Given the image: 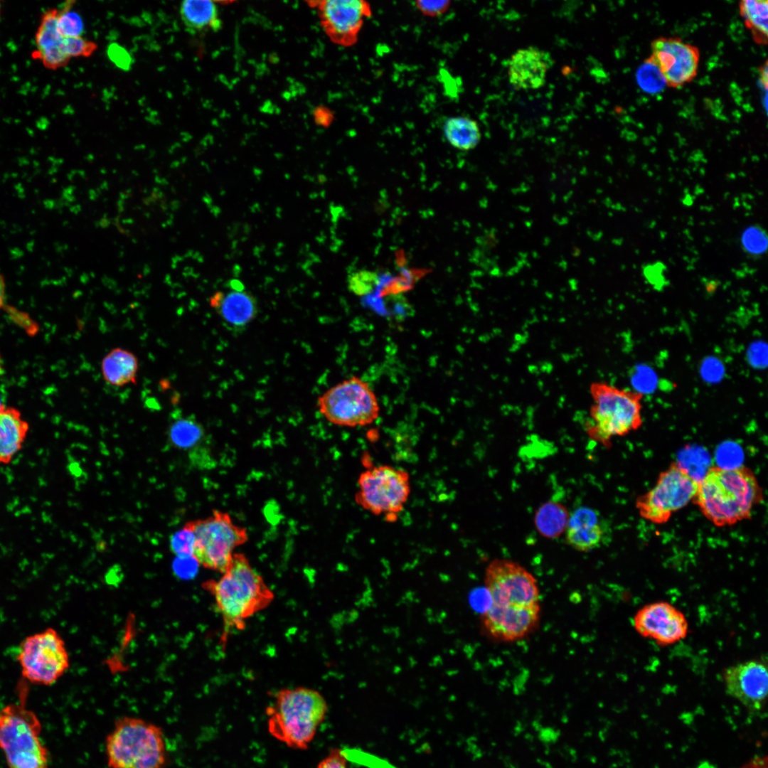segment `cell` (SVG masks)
<instances>
[{
    "label": "cell",
    "instance_id": "1",
    "mask_svg": "<svg viewBox=\"0 0 768 768\" xmlns=\"http://www.w3.org/2000/svg\"><path fill=\"white\" fill-rule=\"evenodd\" d=\"M764 499L758 479L747 466H710L698 481L692 503L717 527H726L750 519Z\"/></svg>",
    "mask_w": 768,
    "mask_h": 768
},
{
    "label": "cell",
    "instance_id": "2",
    "mask_svg": "<svg viewBox=\"0 0 768 768\" xmlns=\"http://www.w3.org/2000/svg\"><path fill=\"white\" fill-rule=\"evenodd\" d=\"M327 712L325 698L316 690L304 687L281 689L266 710L267 730L289 748L306 750Z\"/></svg>",
    "mask_w": 768,
    "mask_h": 768
},
{
    "label": "cell",
    "instance_id": "3",
    "mask_svg": "<svg viewBox=\"0 0 768 768\" xmlns=\"http://www.w3.org/2000/svg\"><path fill=\"white\" fill-rule=\"evenodd\" d=\"M206 586L228 629H241L273 599L272 591L242 554L235 553L221 577Z\"/></svg>",
    "mask_w": 768,
    "mask_h": 768
},
{
    "label": "cell",
    "instance_id": "4",
    "mask_svg": "<svg viewBox=\"0 0 768 768\" xmlns=\"http://www.w3.org/2000/svg\"><path fill=\"white\" fill-rule=\"evenodd\" d=\"M105 750L109 768H165L167 764L162 728L140 718H117Z\"/></svg>",
    "mask_w": 768,
    "mask_h": 768
},
{
    "label": "cell",
    "instance_id": "5",
    "mask_svg": "<svg viewBox=\"0 0 768 768\" xmlns=\"http://www.w3.org/2000/svg\"><path fill=\"white\" fill-rule=\"evenodd\" d=\"M590 390L592 405L587 432L592 439L609 447L612 438L627 435L641 427V393L604 382L592 383Z\"/></svg>",
    "mask_w": 768,
    "mask_h": 768
},
{
    "label": "cell",
    "instance_id": "6",
    "mask_svg": "<svg viewBox=\"0 0 768 768\" xmlns=\"http://www.w3.org/2000/svg\"><path fill=\"white\" fill-rule=\"evenodd\" d=\"M41 723L23 703L0 710V750L9 768H49L47 748L41 740Z\"/></svg>",
    "mask_w": 768,
    "mask_h": 768
},
{
    "label": "cell",
    "instance_id": "7",
    "mask_svg": "<svg viewBox=\"0 0 768 768\" xmlns=\"http://www.w3.org/2000/svg\"><path fill=\"white\" fill-rule=\"evenodd\" d=\"M319 412L331 424L346 427H365L380 415V404L370 385L358 376L343 380L318 398Z\"/></svg>",
    "mask_w": 768,
    "mask_h": 768
},
{
    "label": "cell",
    "instance_id": "8",
    "mask_svg": "<svg viewBox=\"0 0 768 768\" xmlns=\"http://www.w3.org/2000/svg\"><path fill=\"white\" fill-rule=\"evenodd\" d=\"M410 491V476L407 471L380 464L360 474L355 500L363 510L393 521L403 510Z\"/></svg>",
    "mask_w": 768,
    "mask_h": 768
},
{
    "label": "cell",
    "instance_id": "9",
    "mask_svg": "<svg viewBox=\"0 0 768 768\" xmlns=\"http://www.w3.org/2000/svg\"><path fill=\"white\" fill-rule=\"evenodd\" d=\"M698 484L681 463H671L659 473L654 486L637 497L635 506L639 515L653 524L666 523L675 513L693 501Z\"/></svg>",
    "mask_w": 768,
    "mask_h": 768
},
{
    "label": "cell",
    "instance_id": "10",
    "mask_svg": "<svg viewBox=\"0 0 768 768\" xmlns=\"http://www.w3.org/2000/svg\"><path fill=\"white\" fill-rule=\"evenodd\" d=\"M17 661L24 679L45 686L55 683L70 666L65 643L52 627L26 636L19 646Z\"/></svg>",
    "mask_w": 768,
    "mask_h": 768
},
{
    "label": "cell",
    "instance_id": "11",
    "mask_svg": "<svg viewBox=\"0 0 768 768\" xmlns=\"http://www.w3.org/2000/svg\"><path fill=\"white\" fill-rule=\"evenodd\" d=\"M188 523L196 539L193 556L199 564L221 573L231 562L236 548L248 538L246 530L225 512L215 511L206 518Z\"/></svg>",
    "mask_w": 768,
    "mask_h": 768
},
{
    "label": "cell",
    "instance_id": "12",
    "mask_svg": "<svg viewBox=\"0 0 768 768\" xmlns=\"http://www.w3.org/2000/svg\"><path fill=\"white\" fill-rule=\"evenodd\" d=\"M484 585L490 604L515 607L540 604V592L535 577L520 563L496 558L485 569Z\"/></svg>",
    "mask_w": 768,
    "mask_h": 768
},
{
    "label": "cell",
    "instance_id": "13",
    "mask_svg": "<svg viewBox=\"0 0 768 768\" xmlns=\"http://www.w3.org/2000/svg\"><path fill=\"white\" fill-rule=\"evenodd\" d=\"M321 24L335 44L348 48L357 43L365 22L373 15L370 2L364 0L314 1Z\"/></svg>",
    "mask_w": 768,
    "mask_h": 768
},
{
    "label": "cell",
    "instance_id": "14",
    "mask_svg": "<svg viewBox=\"0 0 768 768\" xmlns=\"http://www.w3.org/2000/svg\"><path fill=\"white\" fill-rule=\"evenodd\" d=\"M541 606L503 607L493 604L484 610L480 624L484 634L496 641L513 642L533 633L540 620Z\"/></svg>",
    "mask_w": 768,
    "mask_h": 768
},
{
    "label": "cell",
    "instance_id": "15",
    "mask_svg": "<svg viewBox=\"0 0 768 768\" xmlns=\"http://www.w3.org/2000/svg\"><path fill=\"white\" fill-rule=\"evenodd\" d=\"M650 58L660 68L668 86L678 87L690 82L697 75L698 49L678 37H659L651 45Z\"/></svg>",
    "mask_w": 768,
    "mask_h": 768
},
{
    "label": "cell",
    "instance_id": "16",
    "mask_svg": "<svg viewBox=\"0 0 768 768\" xmlns=\"http://www.w3.org/2000/svg\"><path fill=\"white\" fill-rule=\"evenodd\" d=\"M636 631L660 645H670L684 639L688 624L683 613L671 604L659 601L644 605L633 618Z\"/></svg>",
    "mask_w": 768,
    "mask_h": 768
},
{
    "label": "cell",
    "instance_id": "17",
    "mask_svg": "<svg viewBox=\"0 0 768 768\" xmlns=\"http://www.w3.org/2000/svg\"><path fill=\"white\" fill-rule=\"evenodd\" d=\"M727 693L749 711H762L766 703L768 675L766 665L759 660H748L728 667L724 672Z\"/></svg>",
    "mask_w": 768,
    "mask_h": 768
},
{
    "label": "cell",
    "instance_id": "18",
    "mask_svg": "<svg viewBox=\"0 0 768 768\" xmlns=\"http://www.w3.org/2000/svg\"><path fill=\"white\" fill-rule=\"evenodd\" d=\"M553 65L550 55L534 46L518 50L508 61V79L518 90H535L542 87Z\"/></svg>",
    "mask_w": 768,
    "mask_h": 768
},
{
    "label": "cell",
    "instance_id": "19",
    "mask_svg": "<svg viewBox=\"0 0 768 768\" xmlns=\"http://www.w3.org/2000/svg\"><path fill=\"white\" fill-rule=\"evenodd\" d=\"M210 306L229 328L244 329L257 316L258 304L250 292L232 289L218 291L209 299Z\"/></svg>",
    "mask_w": 768,
    "mask_h": 768
},
{
    "label": "cell",
    "instance_id": "20",
    "mask_svg": "<svg viewBox=\"0 0 768 768\" xmlns=\"http://www.w3.org/2000/svg\"><path fill=\"white\" fill-rule=\"evenodd\" d=\"M58 9H49L41 16L35 35L33 58L41 61L47 69L55 70L65 67L70 58L63 48V37L58 28Z\"/></svg>",
    "mask_w": 768,
    "mask_h": 768
},
{
    "label": "cell",
    "instance_id": "21",
    "mask_svg": "<svg viewBox=\"0 0 768 768\" xmlns=\"http://www.w3.org/2000/svg\"><path fill=\"white\" fill-rule=\"evenodd\" d=\"M607 530L597 511L588 507H580L570 515L565 531V540L577 550L591 551L602 544Z\"/></svg>",
    "mask_w": 768,
    "mask_h": 768
},
{
    "label": "cell",
    "instance_id": "22",
    "mask_svg": "<svg viewBox=\"0 0 768 768\" xmlns=\"http://www.w3.org/2000/svg\"><path fill=\"white\" fill-rule=\"evenodd\" d=\"M29 423L21 412L2 404L0 407V465L10 464L22 449L29 431Z\"/></svg>",
    "mask_w": 768,
    "mask_h": 768
},
{
    "label": "cell",
    "instance_id": "23",
    "mask_svg": "<svg viewBox=\"0 0 768 768\" xmlns=\"http://www.w3.org/2000/svg\"><path fill=\"white\" fill-rule=\"evenodd\" d=\"M138 370L139 362L137 356L132 352L119 347L107 353L101 363V371L105 381L115 387L135 384Z\"/></svg>",
    "mask_w": 768,
    "mask_h": 768
},
{
    "label": "cell",
    "instance_id": "24",
    "mask_svg": "<svg viewBox=\"0 0 768 768\" xmlns=\"http://www.w3.org/2000/svg\"><path fill=\"white\" fill-rule=\"evenodd\" d=\"M167 437L174 447L191 455L205 441L206 431L193 416L174 412L169 422Z\"/></svg>",
    "mask_w": 768,
    "mask_h": 768
},
{
    "label": "cell",
    "instance_id": "25",
    "mask_svg": "<svg viewBox=\"0 0 768 768\" xmlns=\"http://www.w3.org/2000/svg\"><path fill=\"white\" fill-rule=\"evenodd\" d=\"M180 15L186 29L192 34L216 31L221 25L218 6L213 1H183Z\"/></svg>",
    "mask_w": 768,
    "mask_h": 768
},
{
    "label": "cell",
    "instance_id": "26",
    "mask_svg": "<svg viewBox=\"0 0 768 768\" xmlns=\"http://www.w3.org/2000/svg\"><path fill=\"white\" fill-rule=\"evenodd\" d=\"M442 132L446 141L452 147L460 151L475 149L481 138L477 122L464 115L446 118L442 124Z\"/></svg>",
    "mask_w": 768,
    "mask_h": 768
},
{
    "label": "cell",
    "instance_id": "27",
    "mask_svg": "<svg viewBox=\"0 0 768 768\" xmlns=\"http://www.w3.org/2000/svg\"><path fill=\"white\" fill-rule=\"evenodd\" d=\"M569 518L570 514L564 506L550 501L541 506L536 512L535 524L542 535L553 538L565 531Z\"/></svg>",
    "mask_w": 768,
    "mask_h": 768
},
{
    "label": "cell",
    "instance_id": "28",
    "mask_svg": "<svg viewBox=\"0 0 768 768\" xmlns=\"http://www.w3.org/2000/svg\"><path fill=\"white\" fill-rule=\"evenodd\" d=\"M740 13L750 29L754 40L767 43L768 34V2L767 0H744L740 3Z\"/></svg>",
    "mask_w": 768,
    "mask_h": 768
},
{
    "label": "cell",
    "instance_id": "29",
    "mask_svg": "<svg viewBox=\"0 0 768 768\" xmlns=\"http://www.w3.org/2000/svg\"><path fill=\"white\" fill-rule=\"evenodd\" d=\"M635 77L639 87L649 95L659 94L668 87L662 72L650 57L639 65Z\"/></svg>",
    "mask_w": 768,
    "mask_h": 768
},
{
    "label": "cell",
    "instance_id": "30",
    "mask_svg": "<svg viewBox=\"0 0 768 768\" xmlns=\"http://www.w3.org/2000/svg\"><path fill=\"white\" fill-rule=\"evenodd\" d=\"M740 245L746 256L752 260H759L767 251V233L759 224L750 225L742 231Z\"/></svg>",
    "mask_w": 768,
    "mask_h": 768
},
{
    "label": "cell",
    "instance_id": "31",
    "mask_svg": "<svg viewBox=\"0 0 768 768\" xmlns=\"http://www.w3.org/2000/svg\"><path fill=\"white\" fill-rule=\"evenodd\" d=\"M75 1L63 3L58 9V28L63 37L82 36L84 33V23L78 12L73 9Z\"/></svg>",
    "mask_w": 768,
    "mask_h": 768
},
{
    "label": "cell",
    "instance_id": "32",
    "mask_svg": "<svg viewBox=\"0 0 768 768\" xmlns=\"http://www.w3.org/2000/svg\"><path fill=\"white\" fill-rule=\"evenodd\" d=\"M380 284V277L375 272L360 270L350 274L347 279L348 289L359 297L372 294Z\"/></svg>",
    "mask_w": 768,
    "mask_h": 768
},
{
    "label": "cell",
    "instance_id": "33",
    "mask_svg": "<svg viewBox=\"0 0 768 768\" xmlns=\"http://www.w3.org/2000/svg\"><path fill=\"white\" fill-rule=\"evenodd\" d=\"M169 543L170 549L176 557L193 556L196 539L188 523L170 536Z\"/></svg>",
    "mask_w": 768,
    "mask_h": 768
},
{
    "label": "cell",
    "instance_id": "34",
    "mask_svg": "<svg viewBox=\"0 0 768 768\" xmlns=\"http://www.w3.org/2000/svg\"><path fill=\"white\" fill-rule=\"evenodd\" d=\"M341 751L347 761L367 768H397L387 760L361 750L352 749Z\"/></svg>",
    "mask_w": 768,
    "mask_h": 768
},
{
    "label": "cell",
    "instance_id": "35",
    "mask_svg": "<svg viewBox=\"0 0 768 768\" xmlns=\"http://www.w3.org/2000/svg\"><path fill=\"white\" fill-rule=\"evenodd\" d=\"M63 48L70 58L90 57L97 48V45L90 41L78 37H63Z\"/></svg>",
    "mask_w": 768,
    "mask_h": 768
},
{
    "label": "cell",
    "instance_id": "36",
    "mask_svg": "<svg viewBox=\"0 0 768 768\" xmlns=\"http://www.w3.org/2000/svg\"><path fill=\"white\" fill-rule=\"evenodd\" d=\"M414 6L422 16L434 18L447 14L452 7V1L449 0H417L414 1Z\"/></svg>",
    "mask_w": 768,
    "mask_h": 768
},
{
    "label": "cell",
    "instance_id": "37",
    "mask_svg": "<svg viewBox=\"0 0 768 768\" xmlns=\"http://www.w3.org/2000/svg\"><path fill=\"white\" fill-rule=\"evenodd\" d=\"M110 60L119 68L127 71L133 63L130 53L122 46L113 43L108 46L107 50Z\"/></svg>",
    "mask_w": 768,
    "mask_h": 768
},
{
    "label": "cell",
    "instance_id": "38",
    "mask_svg": "<svg viewBox=\"0 0 768 768\" xmlns=\"http://www.w3.org/2000/svg\"><path fill=\"white\" fill-rule=\"evenodd\" d=\"M347 759L341 750H331L319 763L316 768H347Z\"/></svg>",
    "mask_w": 768,
    "mask_h": 768
},
{
    "label": "cell",
    "instance_id": "39",
    "mask_svg": "<svg viewBox=\"0 0 768 768\" xmlns=\"http://www.w3.org/2000/svg\"><path fill=\"white\" fill-rule=\"evenodd\" d=\"M666 267L663 262L656 261L645 264L642 267L643 274L647 279L654 282L664 279Z\"/></svg>",
    "mask_w": 768,
    "mask_h": 768
},
{
    "label": "cell",
    "instance_id": "40",
    "mask_svg": "<svg viewBox=\"0 0 768 768\" xmlns=\"http://www.w3.org/2000/svg\"><path fill=\"white\" fill-rule=\"evenodd\" d=\"M313 117L316 124L322 127H329L335 119L333 111L329 107L321 105L314 110Z\"/></svg>",
    "mask_w": 768,
    "mask_h": 768
},
{
    "label": "cell",
    "instance_id": "41",
    "mask_svg": "<svg viewBox=\"0 0 768 768\" xmlns=\"http://www.w3.org/2000/svg\"><path fill=\"white\" fill-rule=\"evenodd\" d=\"M767 757L756 756L745 763L741 768H768Z\"/></svg>",
    "mask_w": 768,
    "mask_h": 768
},
{
    "label": "cell",
    "instance_id": "42",
    "mask_svg": "<svg viewBox=\"0 0 768 768\" xmlns=\"http://www.w3.org/2000/svg\"><path fill=\"white\" fill-rule=\"evenodd\" d=\"M767 74H768L767 63L765 62L764 64L762 65V68H760V69H759V82H760V85L762 87V88L764 89L765 91L767 90V80H768Z\"/></svg>",
    "mask_w": 768,
    "mask_h": 768
},
{
    "label": "cell",
    "instance_id": "43",
    "mask_svg": "<svg viewBox=\"0 0 768 768\" xmlns=\"http://www.w3.org/2000/svg\"><path fill=\"white\" fill-rule=\"evenodd\" d=\"M6 294V284L4 278L1 274H0V309L4 305Z\"/></svg>",
    "mask_w": 768,
    "mask_h": 768
},
{
    "label": "cell",
    "instance_id": "44",
    "mask_svg": "<svg viewBox=\"0 0 768 768\" xmlns=\"http://www.w3.org/2000/svg\"><path fill=\"white\" fill-rule=\"evenodd\" d=\"M1 361H0V374H1Z\"/></svg>",
    "mask_w": 768,
    "mask_h": 768
},
{
    "label": "cell",
    "instance_id": "45",
    "mask_svg": "<svg viewBox=\"0 0 768 768\" xmlns=\"http://www.w3.org/2000/svg\"><path fill=\"white\" fill-rule=\"evenodd\" d=\"M1 1H0V14H1Z\"/></svg>",
    "mask_w": 768,
    "mask_h": 768
}]
</instances>
